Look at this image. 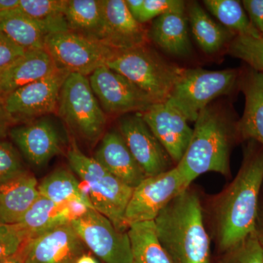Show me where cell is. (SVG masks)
Listing matches in <instances>:
<instances>
[{
  "label": "cell",
  "mask_w": 263,
  "mask_h": 263,
  "mask_svg": "<svg viewBox=\"0 0 263 263\" xmlns=\"http://www.w3.org/2000/svg\"><path fill=\"white\" fill-rule=\"evenodd\" d=\"M64 15L69 31L100 41L103 0H67Z\"/></svg>",
  "instance_id": "obj_26"
},
{
  "label": "cell",
  "mask_w": 263,
  "mask_h": 263,
  "mask_svg": "<svg viewBox=\"0 0 263 263\" xmlns=\"http://www.w3.org/2000/svg\"><path fill=\"white\" fill-rule=\"evenodd\" d=\"M57 114L71 130L89 143H96L103 136L106 115L86 76L69 74L60 91Z\"/></svg>",
  "instance_id": "obj_7"
},
{
  "label": "cell",
  "mask_w": 263,
  "mask_h": 263,
  "mask_svg": "<svg viewBox=\"0 0 263 263\" xmlns=\"http://www.w3.org/2000/svg\"><path fill=\"white\" fill-rule=\"evenodd\" d=\"M67 157L71 171L81 180V186L95 210L118 229L127 231L126 209L134 189L110 174L94 157L81 152L75 140L70 141Z\"/></svg>",
  "instance_id": "obj_4"
},
{
  "label": "cell",
  "mask_w": 263,
  "mask_h": 263,
  "mask_svg": "<svg viewBox=\"0 0 263 263\" xmlns=\"http://www.w3.org/2000/svg\"><path fill=\"white\" fill-rule=\"evenodd\" d=\"M67 0H19L18 9L24 14L38 20L64 15Z\"/></svg>",
  "instance_id": "obj_31"
},
{
  "label": "cell",
  "mask_w": 263,
  "mask_h": 263,
  "mask_svg": "<svg viewBox=\"0 0 263 263\" xmlns=\"http://www.w3.org/2000/svg\"><path fill=\"white\" fill-rule=\"evenodd\" d=\"M0 31L27 51L45 49L46 37L68 30L65 15L38 20L16 9L0 13Z\"/></svg>",
  "instance_id": "obj_18"
},
{
  "label": "cell",
  "mask_w": 263,
  "mask_h": 263,
  "mask_svg": "<svg viewBox=\"0 0 263 263\" xmlns=\"http://www.w3.org/2000/svg\"><path fill=\"white\" fill-rule=\"evenodd\" d=\"M27 50L0 31V73L23 56Z\"/></svg>",
  "instance_id": "obj_36"
},
{
  "label": "cell",
  "mask_w": 263,
  "mask_h": 263,
  "mask_svg": "<svg viewBox=\"0 0 263 263\" xmlns=\"http://www.w3.org/2000/svg\"><path fill=\"white\" fill-rule=\"evenodd\" d=\"M161 245L173 263H210L211 241L200 197L190 187L155 219Z\"/></svg>",
  "instance_id": "obj_3"
},
{
  "label": "cell",
  "mask_w": 263,
  "mask_h": 263,
  "mask_svg": "<svg viewBox=\"0 0 263 263\" xmlns=\"http://www.w3.org/2000/svg\"><path fill=\"white\" fill-rule=\"evenodd\" d=\"M69 74L59 69L48 77L3 96L5 109L15 124L57 113L60 91Z\"/></svg>",
  "instance_id": "obj_11"
},
{
  "label": "cell",
  "mask_w": 263,
  "mask_h": 263,
  "mask_svg": "<svg viewBox=\"0 0 263 263\" xmlns=\"http://www.w3.org/2000/svg\"><path fill=\"white\" fill-rule=\"evenodd\" d=\"M18 5L19 0H0V13L16 9Z\"/></svg>",
  "instance_id": "obj_41"
},
{
  "label": "cell",
  "mask_w": 263,
  "mask_h": 263,
  "mask_svg": "<svg viewBox=\"0 0 263 263\" xmlns=\"http://www.w3.org/2000/svg\"><path fill=\"white\" fill-rule=\"evenodd\" d=\"M187 21L186 10L164 13L154 20L148 30V40L167 54L187 57L193 51Z\"/></svg>",
  "instance_id": "obj_22"
},
{
  "label": "cell",
  "mask_w": 263,
  "mask_h": 263,
  "mask_svg": "<svg viewBox=\"0 0 263 263\" xmlns=\"http://www.w3.org/2000/svg\"><path fill=\"white\" fill-rule=\"evenodd\" d=\"M124 2L131 14L138 21L144 0H124Z\"/></svg>",
  "instance_id": "obj_40"
},
{
  "label": "cell",
  "mask_w": 263,
  "mask_h": 263,
  "mask_svg": "<svg viewBox=\"0 0 263 263\" xmlns=\"http://www.w3.org/2000/svg\"><path fill=\"white\" fill-rule=\"evenodd\" d=\"M203 4L206 9L224 25V27L235 36L262 37V34L249 20L241 2L237 0H205Z\"/></svg>",
  "instance_id": "obj_29"
},
{
  "label": "cell",
  "mask_w": 263,
  "mask_h": 263,
  "mask_svg": "<svg viewBox=\"0 0 263 263\" xmlns=\"http://www.w3.org/2000/svg\"><path fill=\"white\" fill-rule=\"evenodd\" d=\"M190 187L176 166L157 176L146 177L133 190L125 212L128 227L155 221L170 202Z\"/></svg>",
  "instance_id": "obj_10"
},
{
  "label": "cell",
  "mask_w": 263,
  "mask_h": 263,
  "mask_svg": "<svg viewBox=\"0 0 263 263\" xmlns=\"http://www.w3.org/2000/svg\"><path fill=\"white\" fill-rule=\"evenodd\" d=\"M94 158L129 187H136L147 177L118 129L103 135Z\"/></svg>",
  "instance_id": "obj_19"
},
{
  "label": "cell",
  "mask_w": 263,
  "mask_h": 263,
  "mask_svg": "<svg viewBox=\"0 0 263 263\" xmlns=\"http://www.w3.org/2000/svg\"><path fill=\"white\" fill-rule=\"evenodd\" d=\"M70 224L85 246L104 263H133L127 231L118 229L106 216L89 209Z\"/></svg>",
  "instance_id": "obj_9"
},
{
  "label": "cell",
  "mask_w": 263,
  "mask_h": 263,
  "mask_svg": "<svg viewBox=\"0 0 263 263\" xmlns=\"http://www.w3.org/2000/svg\"><path fill=\"white\" fill-rule=\"evenodd\" d=\"M228 50L230 56L239 59L249 67L263 73V36H235Z\"/></svg>",
  "instance_id": "obj_30"
},
{
  "label": "cell",
  "mask_w": 263,
  "mask_h": 263,
  "mask_svg": "<svg viewBox=\"0 0 263 263\" xmlns=\"http://www.w3.org/2000/svg\"><path fill=\"white\" fill-rule=\"evenodd\" d=\"M240 70L212 71L183 68L177 82L165 102L179 110L190 122L213 100L239 89Z\"/></svg>",
  "instance_id": "obj_6"
},
{
  "label": "cell",
  "mask_w": 263,
  "mask_h": 263,
  "mask_svg": "<svg viewBox=\"0 0 263 263\" xmlns=\"http://www.w3.org/2000/svg\"><path fill=\"white\" fill-rule=\"evenodd\" d=\"M103 10L100 42L115 50L148 44V30L133 16L124 0H103Z\"/></svg>",
  "instance_id": "obj_17"
},
{
  "label": "cell",
  "mask_w": 263,
  "mask_h": 263,
  "mask_svg": "<svg viewBox=\"0 0 263 263\" xmlns=\"http://www.w3.org/2000/svg\"><path fill=\"white\" fill-rule=\"evenodd\" d=\"M254 233L257 235L259 242L263 246V186L259 195L258 209H257V219H256Z\"/></svg>",
  "instance_id": "obj_39"
},
{
  "label": "cell",
  "mask_w": 263,
  "mask_h": 263,
  "mask_svg": "<svg viewBox=\"0 0 263 263\" xmlns=\"http://www.w3.org/2000/svg\"><path fill=\"white\" fill-rule=\"evenodd\" d=\"M39 196L37 179L28 171L0 183V223L16 224Z\"/></svg>",
  "instance_id": "obj_23"
},
{
  "label": "cell",
  "mask_w": 263,
  "mask_h": 263,
  "mask_svg": "<svg viewBox=\"0 0 263 263\" xmlns=\"http://www.w3.org/2000/svg\"><path fill=\"white\" fill-rule=\"evenodd\" d=\"M73 219L68 203H57L39 196L20 220L14 224L22 230L29 240L58 227L69 224Z\"/></svg>",
  "instance_id": "obj_24"
},
{
  "label": "cell",
  "mask_w": 263,
  "mask_h": 263,
  "mask_svg": "<svg viewBox=\"0 0 263 263\" xmlns=\"http://www.w3.org/2000/svg\"><path fill=\"white\" fill-rule=\"evenodd\" d=\"M15 123L5 109L4 98L0 95V140L9 134L10 127Z\"/></svg>",
  "instance_id": "obj_38"
},
{
  "label": "cell",
  "mask_w": 263,
  "mask_h": 263,
  "mask_svg": "<svg viewBox=\"0 0 263 263\" xmlns=\"http://www.w3.org/2000/svg\"><path fill=\"white\" fill-rule=\"evenodd\" d=\"M118 125V130L147 177L157 176L176 166L141 113L123 115Z\"/></svg>",
  "instance_id": "obj_13"
},
{
  "label": "cell",
  "mask_w": 263,
  "mask_h": 263,
  "mask_svg": "<svg viewBox=\"0 0 263 263\" xmlns=\"http://www.w3.org/2000/svg\"><path fill=\"white\" fill-rule=\"evenodd\" d=\"M45 49L59 69L86 77L106 65L114 52L100 41L70 31L49 34Z\"/></svg>",
  "instance_id": "obj_8"
},
{
  "label": "cell",
  "mask_w": 263,
  "mask_h": 263,
  "mask_svg": "<svg viewBox=\"0 0 263 263\" xmlns=\"http://www.w3.org/2000/svg\"><path fill=\"white\" fill-rule=\"evenodd\" d=\"M27 172L18 151L10 142L0 140V183Z\"/></svg>",
  "instance_id": "obj_33"
},
{
  "label": "cell",
  "mask_w": 263,
  "mask_h": 263,
  "mask_svg": "<svg viewBox=\"0 0 263 263\" xmlns=\"http://www.w3.org/2000/svg\"><path fill=\"white\" fill-rule=\"evenodd\" d=\"M141 114L174 164H179L193 136V129L189 126L187 119L165 101L154 104Z\"/></svg>",
  "instance_id": "obj_15"
},
{
  "label": "cell",
  "mask_w": 263,
  "mask_h": 263,
  "mask_svg": "<svg viewBox=\"0 0 263 263\" xmlns=\"http://www.w3.org/2000/svg\"><path fill=\"white\" fill-rule=\"evenodd\" d=\"M238 121L228 109L216 105H209L199 114L187 149L176 165L190 186L209 172L231 176L230 153L235 143L240 142Z\"/></svg>",
  "instance_id": "obj_2"
},
{
  "label": "cell",
  "mask_w": 263,
  "mask_h": 263,
  "mask_svg": "<svg viewBox=\"0 0 263 263\" xmlns=\"http://www.w3.org/2000/svg\"><path fill=\"white\" fill-rule=\"evenodd\" d=\"M246 142L238 174L213 202L214 236L218 249L224 254L255 230L263 186V146L252 140Z\"/></svg>",
  "instance_id": "obj_1"
},
{
  "label": "cell",
  "mask_w": 263,
  "mask_h": 263,
  "mask_svg": "<svg viewBox=\"0 0 263 263\" xmlns=\"http://www.w3.org/2000/svg\"><path fill=\"white\" fill-rule=\"evenodd\" d=\"M38 192L40 196L57 203L79 201L89 209H94L73 172L66 168H57L46 176L38 183Z\"/></svg>",
  "instance_id": "obj_27"
},
{
  "label": "cell",
  "mask_w": 263,
  "mask_h": 263,
  "mask_svg": "<svg viewBox=\"0 0 263 263\" xmlns=\"http://www.w3.org/2000/svg\"><path fill=\"white\" fill-rule=\"evenodd\" d=\"M224 254L223 263H263V246L255 233Z\"/></svg>",
  "instance_id": "obj_32"
},
{
  "label": "cell",
  "mask_w": 263,
  "mask_h": 263,
  "mask_svg": "<svg viewBox=\"0 0 263 263\" xmlns=\"http://www.w3.org/2000/svg\"><path fill=\"white\" fill-rule=\"evenodd\" d=\"M127 233L133 263H173L158 239L155 221L129 224Z\"/></svg>",
  "instance_id": "obj_28"
},
{
  "label": "cell",
  "mask_w": 263,
  "mask_h": 263,
  "mask_svg": "<svg viewBox=\"0 0 263 263\" xmlns=\"http://www.w3.org/2000/svg\"><path fill=\"white\" fill-rule=\"evenodd\" d=\"M0 263H24V247L16 254L3 259L0 261Z\"/></svg>",
  "instance_id": "obj_42"
},
{
  "label": "cell",
  "mask_w": 263,
  "mask_h": 263,
  "mask_svg": "<svg viewBox=\"0 0 263 263\" xmlns=\"http://www.w3.org/2000/svg\"><path fill=\"white\" fill-rule=\"evenodd\" d=\"M106 66L127 78L157 103L167 100L183 70L148 44L114 49Z\"/></svg>",
  "instance_id": "obj_5"
},
{
  "label": "cell",
  "mask_w": 263,
  "mask_h": 263,
  "mask_svg": "<svg viewBox=\"0 0 263 263\" xmlns=\"http://www.w3.org/2000/svg\"><path fill=\"white\" fill-rule=\"evenodd\" d=\"M85 246L70 223L27 240L24 263H76Z\"/></svg>",
  "instance_id": "obj_16"
},
{
  "label": "cell",
  "mask_w": 263,
  "mask_h": 263,
  "mask_svg": "<svg viewBox=\"0 0 263 263\" xmlns=\"http://www.w3.org/2000/svg\"><path fill=\"white\" fill-rule=\"evenodd\" d=\"M58 70L46 49L27 51L0 73V95L5 96L22 86L48 77Z\"/></svg>",
  "instance_id": "obj_21"
},
{
  "label": "cell",
  "mask_w": 263,
  "mask_h": 263,
  "mask_svg": "<svg viewBox=\"0 0 263 263\" xmlns=\"http://www.w3.org/2000/svg\"><path fill=\"white\" fill-rule=\"evenodd\" d=\"M186 14L195 41L208 54L217 53L235 36L214 22L196 2L186 4Z\"/></svg>",
  "instance_id": "obj_25"
},
{
  "label": "cell",
  "mask_w": 263,
  "mask_h": 263,
  "mask_svg": "<svg viewBox=\"0 0 263 263\" xmlns=\"http://www.w3.org/2000/svg\"><path fill=\"white\" fill-rule=\"evenodd\" d=\"M239 90L245 98L243 115L238 121L240 141L252 140L263 146V73L246 65L240 70Z\"/></svg>",
  "instance_id": "obj_20"
},
{
  "label": "cell",
  "mask_w": 263,
  "mask_h": 263,
  "mask_svg": "<svg viewBox=\"0 0 263 263\" xmlns=\"http://www.w3.org/2000/svg\"><path fill=\"white\" fill-rule=\"evenodd\" d=\"M262 36H263V30H262Z\"/></svg>",
  "instance_id": "obj_43"
},
{
  "label": "cell",
  "mask_w": 263,
  "mask_h": 263,
  "mask_svg": "<svg viewBox=\"0 0 263 263\" xmlns=\"http://www.w3.org/2000/svg\"><path fill=\"white\" fill-rule=\"evenodd\" d=\"M249 20L262 34L263 30V0H243L241 2Z\"/></svg>",
  "instance_id": "obj_37"
},
{
  "label": "cell",
  "mask_w": 263,
  "mask_h": 263,
  "mask_svg": "<svg viewBox=\"0 0 263 263\" xmlns=\"http://www.w3.org/2000/svg\"><path fill=\"white\" fill-rule=\"evenodd\" d=\"M9 136L24 157L37 167L62 153L67 143L62 128L48 116L11 128Z\"/></svg>",
  "instance_id": "obj_14"
},
{
  "label": "cell",
  "mask_w": 263,
  "mask_h": 263,
  "mask_svg": "<svg viewBox=\"0 0 263 263\" xmlns=\"http://www.w3.org/2000/svg\"><path fill=\"white\" fill-rule=\"evenodd\" d=\"M27 240L16 224L0 223V261L16 254Z\"/></svg>",
  "instance_id": "obj_34"
},
{
  "label": "cell",
  "mask_w": 263,
  "mask_h": 263,
  "mask_svg": "<svg viewBox=\"0 0 263 263\" xmlns=\"http://www.w3.org/2000/svg\"><path fill=\"white\" fill-rule=\"evenodd\" d=\"M183 10H186V3L181 0H144L138 22L143 24L168 12Z\"/></svg>",
  "instance_id": "obj_35"
},
{
  "label": "cell",
  "mask_w": 263,
  "mask_h": 263,
  "mask_svg": "<svg viewBox=\"0 0 263 263\" xmlns=\"http://www.w3.org/2000/svg\"><path fill=\"white\" fill-rule=\"evenodd\" d=\"M89 80L105 113L122 116L143 113L157 103L127 78L106 65L95 70Z\"/></svg>",
  "instance_id": "obj_12"
}]
</instances>
